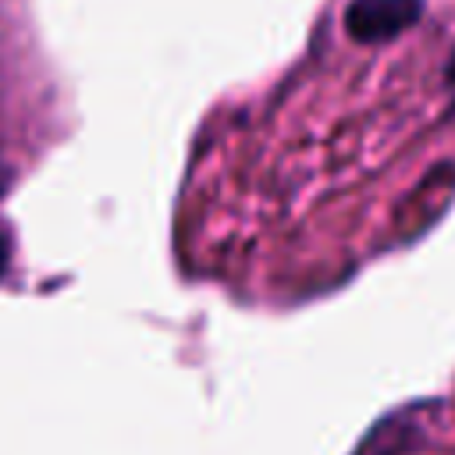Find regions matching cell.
<instances>
[{"label":"cell","mask_w":455,"mask_h":455,"mask_svg":"<svg viewBox=\"0 0 455 455\" xmlns=\"http://www.w3.org/2000/svg\"><path fill=\"white\" fill-rule=\"evenodd\" d=\"M4 185H7V167L0 164V188H4Z\"/></svg>","instance_id":"cell-3"},{"label":"cell","mask_w":455,"mask_h":455,"mask_svg":"<svg viewBox=\"0 0 455 455\" xmlns=\"http://www.w3.org/2000/svg\"><path fill=\"white\" fill-rule=\"evenodd\" d=\"M7 256H11V242H7V235L0 231V277H4V270H7Z\"/></svg>","instance_id":"cell-2"},{"label":"cell","mask_w":455,"mask_h":455,"mask_svg":"<svg viewBox=\"0 0 455 455\" xmlns=\"http://www.w3.org/2000/svg\"><path fill=\"white\" fill-rule=\"evenodd\" d=\"M423 11V0H352L345 7V28L359 43H384L409 28Z\"/></svg>","instance_id":"cell-1"}]
</instances>
